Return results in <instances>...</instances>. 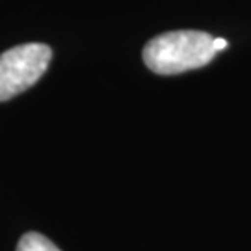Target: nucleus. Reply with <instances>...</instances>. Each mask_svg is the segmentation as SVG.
<instances>
[{
  "label": "nucleus",
  "instance_id": "4",
  "mask_svg": "<svg viewBox=\"0 0 251 251\" xmlns=\"http://www.w3.org/2000/svg\"><path fill=\"white\" fill-rule=\"evenodd\" d=\"M227 45H229V43L225 41L224 37H214V49L218 50V52L224 50V49H227Z\"/></svg>",
  "mask_w": 251,
  "mask_h": 251
},
{
  "label": "nucleus",
  "instance_id": "2",
  "mask_svg": "<svg viewBox=\"0 0 251 251\" xmlns=\"http://www.w3.org/2000/svg\"><path fill=\"white\" fill-rule=\"evenodd\" d=\"M52 58L45 43H25L0 54V102L32 88L43 75Z\"/></svg>",
  "mask_w": 251,
  "mask_h": 251
},
{
  "label": "nucleus",
  "instance_id": "3",
  "mask_svg": "<svg viewBox=\"0 0 251 251\" xmlns=\"http://www.w3.org/2000/svg\"><path fill=\"white\" fill-rule=\"evenodd\" d=\"M17 251H62L47 236L39 233H26L17 244Z\"/></svg>",
  "mask_w": 251,
  "mask_h": 251
},
{
  "label": "nucleus",
  "instance_id": "1",
  "mask_svg": "<svg viewBox=\"0 0 251 251\" xmlns=\"http://www.w3.org/2000/svg\"><path fill=\"white\" fill-rule=\"evenodd\" d=\"M214 37L199 30H177L152 37L144 47V62L156 75H180L214 60Z\"/></svg>",
  "mask_w": 251,
  "mask_h": 251
}]
</instances>
